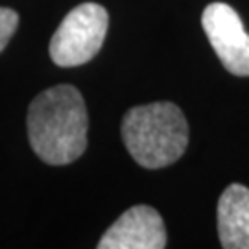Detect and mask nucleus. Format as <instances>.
I'll use <instances>...</instances> for the list:
<instances>
[{"mask_svg":"<svg viewBox=\"0 0 249 249\" xmlns=\"http://www.w3.org/2000/svg\"><path fill=\"white\" fill-rule=\"evenodd\" d=\"M30 146L39 159L63 166L87 150L89 116L81 92L72 85H55L37 94L26 116Z\"/></svg>","mask_w":249,"mask_h":249,"instance_id":"nucleus-1","label":"nucleus"},{"mask_svg":"<svg viewBox=\"0 0 249 249\" xmlns=\"http://www.w3.org/2000/svg\"><path fill=\"white\" fill-rule=\"evenodd\" d=\"M122 139L142 168H164L181 159L187 150V118L170 102L131 107L122 120Z\"/></svg>","mask_w":249,"mask_h":249,"instance_id":"nucleus-2","label":"nucleus"},{"mask_svg":"<svg viewBox=\"0 0 249 249\" xmlns=\"http://www.w3.org/2000/svg\"><path fill=\"white\" fill-rule=\"evenodd\" d=\"M109 15L94 2H85L67 13L50 41V57L59 67L89 63L106 41Z\"/></svg>","mask_w":249,"mask_h":249,"instance_id":"nucleus-3","label":"nucleus"},{"mask_svg":"<svg viewBox=\"0 0 249 249\" xmlns=\"http://www.w3.org/2000/svg\"><path fill=\"white\" fill-rule=\"evenodd\" d=\"M201 24L222 65L234 76H249V34L238 13L223 2L205 8Z\"/></svg>","mask_w":249,"mask_h":249,"instance_id":"nucleus-4","label":"nucleus"},{"mask_svg":"<svg viewBox=\"0 0 249 249\" xmlns=\"http://www.w3.org/2000/svg\"><path fill=\"white\" fill-rule=\"evenodd\" d=\"M100 249H162L166 229L160 214L148 205H135L116 220L98 242Z\"/></svg>","mask_w":249,"mask_h":249,"instance_id":"nucleus-5","label":"nucleus"},{"mask_svg":"<svg viewBox=\"0 0 249 249\" xmlns=\"http://www.w3.org/2000/svg\"><path fill=\"white\" fill-rule=\"evenodd\" d=\"M218 236L225 249H249V188L232 183L218 201Z\"/></svg>","mask_w":249,"mask_h":249,"instance_id":"nucleus-6","label":"nucleus"},{"mask_svg":"<svg viewBox=\"0 0 249 249\" xmlns=\"http://www.w3.org/2000/svg\"><path fill=\"white\" fill-rule=\"evenodd\" d=\"M18 26L17 11L9 8H0V52L6 48L9 39L13 37L15 30Z\"/></svg>","mask_w":249,"mask_h":249,"instance_id":"nucleus-7","label":"nucleus"}]
</instances>
